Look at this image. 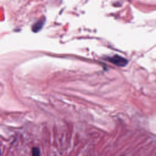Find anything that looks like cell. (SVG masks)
Segmentation results:
<instances>
[{"instance_id": "cell-1", "label": "cell", "mask_w": 156, "mask_h": 156, "mask_svg": "<svg viewBox=\"0 0 156 156\" xmlns=\"http://www.w3.org/2000/svg\"><path fill=\"white\" fill-rule=\"evenodd\" d=\"M108 60L110 62H112L113 64H115L117 66H124L128 63V61L126 58H125L119 55H117V54L114 55L111 57H109L108 58Z\"/></svg>"}, {"instance_id": "cell-2", "label": "cell", "mask_w": 156, "mask_h": 156, "mask_svg": "<svg viewBox=\"0 0 156 156\" xmlns=\"http://www.w3.org/2000/svg\"><path fill=\"white\" fill-rule=\"evenodd\" d=\"M43 24H44V21L43 20H38L37 23H35L33 26H32V30L35 32L38 31L39 30H40V29L43 27Z\"/></svg>"}, {"instance_id": "cell-3", "label": "cell", "mask_w": 156, "mask_h": 156, "mask_svg": "<svg viewBox=\"0 0 156 156\" xmlns=\"http://www.w3.org/2000/svg\"><path fill=\"white\" fill-rule=\"evenodd\" d=\"M40 149L37 147H34L32 149V156H40Z\"/></svg>"}]
</instances>
